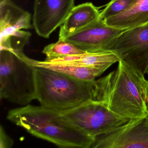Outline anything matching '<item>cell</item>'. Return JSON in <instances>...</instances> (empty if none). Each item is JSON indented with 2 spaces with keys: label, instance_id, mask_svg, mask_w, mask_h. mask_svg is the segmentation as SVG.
I'll list each match as a JSON object with an SVG mask.
<instances>
[{
  "label": "cell",
  "instance_id": "obj_1",
  "mask_svg": "<svg viewBox=\"0 0 148 148\" xmlns=\"http://www.w3.org/2000/svg\"><path fill=\"white\" fill-rule=\"evenodd\" d=\"M118 63L116 69L95 80L93 99L120 116L145 118L148 115L145 75L123 60Z\"/></svg>",
  "mask_w": 148,
  "mask_h": 148
},
{
  "label": "cell",
  "instance_id": "obj_2",
  "mask_svg": "<svg viewBox=\"0 0 148 148\" xmlns=\"http://www.w3.org/2000/svg\"><path fill=\"white\" fill-rule=\"evenodd\" d=\"M7 118L33 136L62 148H92L95 139L63 121L58 111L28 104L10 110Z\"/></svg>",
  "mask_w": 148,
  "mask_h": 148
},
{
  "label": "cell",
  "instance_id": "obj_3",
  "mask_svg": "<svg viewBox=\"0 0 148 148\" xmlns=\"http://www.w3.org/2000/svg\"><path fill=\"white\" fill-rule=\"evenodd\" d=\"M34 73L35 99L45 108L60 111L93 99L96 79L84 81L36 66Z\"/></svg>",
  "mask_w": 148,
  "mask_h": 148
},
{
  "label": "cell",
  "instance_id": "obj_4",
  "mask_svg": "<svg viewBox=\"0 0 148 148\" xmlns=\"http://www.w3.org/2000/svg\"><path fill=\"white\" fill-rule=\"evenodd\" d=\"M24 52L0 50V97L21 106L35 99L34 66Z\"/></svg>",
  "mask_w": 148,
  "mask_h": 148
},
{
  "label": "cell",
  "instance_id": "obj_5",
  "mask_svg": "<svg viewBox=\"0 0 148 148\" xmlns=\"http://www.w3.org/2000/svg\"><path fill=\"white\" fill-rule=\"evenodd\" d=\"M58 112L66 123L94 139L118 130L130 120L116 115L101 102L93 99Z\"/></svg>",
  "mask_w": 148,
  "mask_h": 148
},
{
  "label": "cell",
  "instance_id": "obj_6",
  "mask_svg": "<svg viewBox=\"0 0 148 148\" xmlns=\"http://www.w3.org/2000/svg\"><path fill=\"white\" fill-rule=\"evenodd\" d=\"M123 60L145 74L148 66V23L124 30L106 46Z\"/></svg>",
  "mask_w": 148,
  "mask_h": 148
},
{
  "label": "cell",
  "instance_id": "obj_7",
  "mask_svg": "<svg viewBox=\"0 0 148 148\" xmlns=\"http://www.w3.org/2000/svg\"><path fill=\"white\" fill-rule=\"evenodd\" d=\"M74 6V0H35L33 24L37 34L48 38Z\"/></svg>",
  "mask_w": 148,
  "mask_h": 148
},
{
  "label": "cell",
  "instance_id": "obj_8",
  "mask_svg": "<svg viewBox=\"0 0 148 148\" xmlns=\"http://www.w3.org/2000/svg\"><path fill=\"white\" fill-rule=\"evenodd\" d=\"M92 148H148L145 118L130 119L118 130L97 137Z\"/></svg>",
  "mask_w": 148,
  "mask_h": 148
},
{
  "label": "cell",
  "instance_id": "obj_9",
  "mask_svg": "<svg viewBox=\"0 0 148 148\" xmlns=\"http://www.w3.org/2000/svg\"><path fill=\"white\" fill-rule=\"evenodd\" d=\"M123 30L108 26L100 18L64 39L86 52L105 51L106 47Z\"/></svg>",
  "mask_w": 148,
  "mask_h": 148
},
{
  "label": "cell",
  "instance_id": "obj_10",
  "mask_svg": "<svg viewBox=\"0 0 148 148\" xmlns=\"http://www.w3.org/2000/svg\"><path fill=\"white\" fill-rule=\"evenodd\" d=\"M0 39L32 27L31 14L11 1L0 5Z\"/></svg>",
  "mask_w": 148,
  "mask_h": 148
},
{
  "label": "cell",
  "instance_id": "obj_11",
  "mask_svg": "<svg viewBox=\"0 0 148 148\" xmlns=\"http://www.w3.org/2000/svg\"><path fill=\"white\" fill-rule=\"evenodd\" d=\"M99 8L91 2L74 6L60 26L59 38L64 39L99 18Z\"/></svg>",
  "mask_w": 148,
  "mask_h": 148
},
{
  "label": "cell",
  "instance_id": "obj_12",
  "mask_svg": "<svg viewBox=\"0 0 148 148\" xmlns=\"http://www.w3.org/2000/svg\"><path fill=\"white\" fill-rule=\"evenodd\" d=\"M109 26L126 30L148 23V0H137L126 11L105 20Z\"/></svg>",
  "mask_w": 148,
  "mask_h": 148
},
{
  "label": "cell",
  "instance_id": "obj_13",
  "mask_svg": "<svg viewBox=\"0 0 148 148\" xmlns=\"http://www.w3.org/2000/svg\"><path fill=\"white\" fill-rule=\"evenodd\" d=\"M119 60L118 57L113 52L103 51L97 52H85L82 54L71 55L47 61L94 67L106 71Z\"/></svg>",
  "mask_w": 148,
  "mask_h": 148
},
{
  "label": "cell",
  "instance_id": "obj_14",
  "mask_svg": "<svg viewBox=\"0 0 148 148\" xmlns=\"http://www.w3.org/2000/svg\"><path fill=\"white\" fill-rule=\"evenodd\" d=\"M31 64L36 67H43L61 73L72 77L86 81L95 80L97 78L103 74L105 70L94 67H86L77 65L50 62L38 61L27 58Z\"/></svg>",
  "mask_w": 148,
  "mask_h": 148
},
{
  "label": "cell",
  "instance_id": "obj_15",
  "mask_svg": "<svg viewBox=\"0 0 148 148\" xmlns=\"http://www.w3.org/2000/svg\"><path fill=\"white\" fill-rule=\"evenodd\" d=\"M42 52L46 56L45 60L51 61L66 56L82 54L86 52L65 40L59 38L56 43L45 47Z\"/></svg>",
  "mask_w": 148,
  "mask_h": 148
},
{
  "label": "cell",
  "instance_id": "obj_16",
  "mask_svg": "<svg viewBox=\"0 0 148 148\" xmlns=\"http://www.w3.org/2000/svg\"><path fill=\"white\" fill-rule=\"evenodd\" d=\"M31 36L32 34L29 32L20 30L8 37L0 39L1 50L23 52L24 47L28 43Z\"/></svg>",
  "mask_w": 148,
  "mask_h": 148
},
{
  "label": "cell",
  "instance_id": "obj_17",
  "mask_svg": "<svg viewBox=\"0 0 148 148\" xmlns=\"http://www.w3.org/2000/svg\"><path fill=\"white\" fill-rule=\"evenodd\" d=\"M137 0H111L100 12L99 18L105 20L116 16L126 11Z\"/></svg>",
  "mask_w": 148,
  "mask_h": 148
},
{
  "label": "cell",
  "instance_id": "obj_18",
  "mask_svg": "<svg viewBox=\"0 0 148 148\" xmlns=\"http://www.w3.org/2000/svg\"><path fill=\"white\" fill-rule=\"evenodd\" d=\"M13 144V140L6 133L2 125H1L0 126V148H12Z\"/></svg>",
  "mask_w": 148,
  "mask_h": 148
},
{
  "label": "cell",
  "instance_id": "obj_19",
  "mask_svg": "<svg viewBox=\"0 0 148 148\" xmlns=\"http://www.w3.org/2000/svg\"><path fill=\"white\" fill-rule=\"evenodd\" d=\"M145 98H146V104L148 107V79H147L146 86H145Z\"/></svg>",
  "mask_w": 148,
  "mask_h": 148
},
{
  "label": "cell",
  "instance_id": "obj_20",
  "mask_svg": "<svg viewBox=\"0 0 148 148\" xmlns=\"http://www.w3.org/2000/svg\"><path fill=\"white\" fill-rule=\"evenodd\" d=\"M10 0H0V5L4 4L8 1H10Z\"/></svg>",
  "mask_w": 148,
  "mask_h": 148
},
{
  "label": "cell",
  "instance_id": "obj_21",
  "mask_svg": "<svg viewBox=\"0 0 148 148\" xmlns=\"http://www.w3.org/2000/svg\"><path fill=\"white\" fill-rule=\"evenodd\" d=\"M145 123L146 126H147L148 128V115H147L146 117L145 118Z\"/></svg>",
  "mask_w": 148,
  "mask_h": 148
},
{
  "label": "cell",
  "instance_id": "obj_22",
  "mask_svg": "<svg viewBox=\"0 0 148 148\" xmlns=\"http://www.w3.org/2000/svg\"><path fill=\"white\" fill-rule=\"evenodd\" d=\"M145 74H147L148 76V66L147 68H146V71H145Z\"/></svg>",
  "mask_w": 148,
  "mask_h": 148
}]
</instances>
